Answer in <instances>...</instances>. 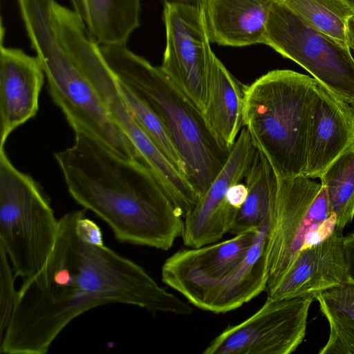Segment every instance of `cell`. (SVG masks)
I'll list each match as a JSON object with an SVG mask.
<instances>
[{"label":"cell","instance_id":"1","mask_svg":"<svg viewBox=\"0 0 354 354\" xmlns=\"http://www.w3.org/2000/svg\"><path fill=\"white\" fill-rule=\"evenodd\" d=\"M74 144L55 154L72 198L104 221L120 243L170 249L184 220L140 158L120 156L98 140L75 133Z\"/></svg>","mask_w":354,"mask_h":354},{"label":"cell","instance_id":"2","mask_svg":"<svg viewBox=\"0 0 354 354\" xmlns=\"http://www.w3.org/2000/svg\"><path fill=\"white\" fill-rule=\"evenodd\" d=\"M107 65L162 121L199 198L225 165L231 150L208 127L203 112L163 73L125 46H100Z\"/></svg>","mask_w":354,"mask_h":354},{"label":"cell","instance_id":"3","mask_svg":"<svg viewBox=\"0 0 354 354\" xmlns=\"http://www.w3.org/2000/svg\"><path fill=\"white\" fill-rule=\"evenodd\" d=\"M316 81L278 69L243 86V125L278 178L304 171Z\"/></svg>","mask_w":354,"mask_h":354},{"label":"cell","instance_id":"4","mask_svg":"<svg viewBox=\"0 0 354 354\" xmlns=\"http://www.w3.org/2000/svg\"><path fill=\"white\" fill-rule=\"evenodd\" d=\"M56 0H17L21 16L53 102L75 133L88 136L121 157L138 158L97 91L62 45L57 30Z\"/></svg>","mask_w":354,"mask_h":354},{"label":"cell","instance_id":"5","mask_svg":"<svg viewBox=\"0 0 354 354\" xmlns=\"http://www.w3.org/2000/svg\"><path fill=\"white\" fill-rule=\"evenodd\" d=\"M58 224L41 185L18 170L0 147V245L16 277H30L43 267Z\"/></svg>","mask_w":354,"mask_h":354},{"label":"cell","instance_id":"6","mask_svg":"<svg viewBox=\"0 0 354 354\" xmlns=\"http://www.w3.org/2000/svg\"><path fill=\"white\" fill-rule=\"evenodd\" d=\"M335 230L336 217L321 183L304 174L277 178L264 250L268 274L266 291L279 282L302 250Z\"/></svg>","mask_w":354,"mask_h":354},{"label":"cell","instance_id":"7","mask_svg":"<svg viewBox=\"0 0 354 354\" xmlns=\"http://www.w3.org/2000/svg\"><path fill=\"white\" fill-rule=\"evenodd\" d=\"M263 44L346 102L354 100V58L348 45L314 28L279 0L270 10Z\"/></svg>","mask_w":354,"mask_h":354},{"label":"cell","instance_id":"8","mask_svg":"<svg viewBox=\"0 0 354 354\" xmlns=\"http://www.w3.org/2000/svg\"><path fill=\"white\" fill-rule=\"evenodd\" d=\"M315 293L275 299L243 322L230 325L215 337L203 354H290L302 343Z\"/></svg>","mask_w":354,"mask_h":354},{"label":"cell","instance_id":"9","mask_svg":"<svg viewBox=\"0 0 354 354\" xmlns=\"http://www.w3.org/2000/svg\"><path fill=\"white\" fill-rule=\"evenodd\" d=\"M166 46L161 70L203 112L211 57L202 4H164Z\"/></svg>","mask_w":354,"mask_h":354},{"label":"cell","instance_id":"10","mask_svg":"<svg viewBox=\"0 0 354 354\" xmlns=\"http://www.w3.org/2000/svg\"><path fill=\"white\" fill-rule=\"evenodd\" d=\"M257 150L248 131L243 128L225 165L206 193L184 217L181 237L185 246L196 248L214 243L230 232L239 209L230 204L227 192L245 178Z\"/></svg>","mask_w":354,"mask_h":354},{"label":"cell","instance_id":"11","mask_svg":"<svg viewBox=\"0 0 354 354\" xmlns=\"http://www.w3.org/2000/svg\"><path fill=\"white\" fill-rule=\"evenodd\" d=\"M257 230L221 242L178 250L163 263L162 281L195 306L212 287L239 266Z\"/></svg>","mask_w":354,"mask_h":354},{"label":"cell","instance_id":"12","mask_svg":"<svg viewBox=\"0 0 354 354\" xmlns=\"http://www.w3.org/2000/svg\"><path fill=\"white\" fill-rule=\"evenodd\" d=\"M45 73L37 56L0 48V147L10 134L36 115Z\"/></svg>","mask_w":354,"mask_h":354},{"label":"cell","instance_id":"13","mask_svg":"<svg viewBox=\"0 0 354 354\" xmlns=\"http://www.w3.org/2000/svg\"><path fill=\"white\" fill-rule=\"evenodd\" d=\"M353 144V107L317 80L303 174L312 179L319 178Z\"/></svg>","mask_w":354,"mask_h":354},{"label":"cell","instance_id":"14","mask_svg":"<svg viewBox=\"0 0 354 354\" xmlns=\"http://www.w3.org/2000/svg\"><path fill=\"white\" fill-rule=\"evenodd\" d=\"M342 232L302 250L267 296L282 299L329 288L349 279L344 261Z\"/></svg>","mask_w":354,"mask_h":354},{"label":"cell","instance_id":"15","mask_svg":"<svg viewBox=\"0 0 354 354\" xmlns=\"http://www.w3.org/2000/svg\"><path fill=\"white\" fill-rule=\"evenodd\" d=\"M276 0H203L210 42L234 47L263 44Z\"/></svg>","mask_w":354,"mask_h":354},{"label":"cell","instance_id":"16","mask_svg":"<svg viewBox=\"0 0 354 354\" xmlns=\"http://www.w3.org/2000/svg\"><path fill=\"white\" fill-rule=\"evenodd\" d=\"M270 216L258 228L252 245L239 266L212 287L196 307L214 313L236 310L266 290L268 274L264 250Z\"/></svg>","mask_w":354,"mask_h":354},{"label":"cell","instance_id":"17","mask_svg":"<svg viewBox=\"0 0 354 354\" xmlns=\"http://www.w3.org/2000/svg\"><path fill=\"white\" fill-rule=\"evenodd\" d=\"M243 86L213 52L203 114L218 141L229 150L232 149L243 125Z\"/></svg>","mask_w":354,"mask_h":354},{"label":"cell","instance_id":"18","mask_svg":"<svg viewBox=\"0 0 354 354\" xmlns=\"http://www.w3.org/2000/svg\"><path fill=\"white\" fill-rule=\"evenodd\" d=\"M91 36L100 46H125L140 26L141 0H70Z\"/></svg>","mask_w":354,"mask_h":354},{"label":"cell","instance_id":"19","mask_svg":"<svg viewBox=\"0 0 354 354\" xmlns=\"http://www.w3.org/2000/svg\"><path fill=\"white\" fill-rule=\"evenodd\" d=\"M329 324V336L319 354H354V282L350 279L316 293Z\"/></svg>","mask_w":354,"mask_h":354},{"label":"cell","instance_id":"20","mask_svg":"<svg viewBox=\"0 0 354 354\" xmlns=\"http://www.w3.org/2000/svg\"><path fill=\"white\" fill-rule=\"evenodd\" d=\"M245 178L248 194L229 232L234 235L256 230L268 218L277 186L272 167L258 149Z\"/></svg>","mask_w":354,"mask_h":354},{"label":"cell","instance_id":"21","mask_svg":"<svg viewBox=\"0 0 354 354\" xmlns=\"http://www.w3.org/2000/svg\"><path fill=\"white\" fill-rule=\"evenodd\" d=\"M342 232L354 218V144L346 149L319 177Z\"/></svg>","mask_w":354,"mask_h":354},{"label":"cell","instance_id":"22","mask_svg":"<svg viewBox=\"0 0 354 354\" xmlns=\"http://www.w3.org/2000/svg\"><path fill=\"white\" fill-rule=\"evenodd\" d=\"M279 1L314 28L346 44V23L354 10L343 0Z\"/></svg>","mask_w":354,"mask_h":354},{"label":"cell","instance_id":"23","mask_svg":"<svg viewBox=\"0 0 354 354\" xmlns=\"http://www.w3.org/2000/svg\"><path fill=\"white\" fill-rule=\"evenodd\" d=\"M119 82L126 102L140 125L176 168L186 178L184 163L160 118L142 99L124 84L120 81Z\"/></svg>","mask_w":354,"mask_h":354},{"label":"cell","instance_id":"24","mask_svg":"<svg viewBox=\"0 0 354 354\" xmlns=\"http://www.w3.org/2000/svg\"><path fill=\"white\" fill-rule=\"evenodd\" d=\"M15 277L9 258L0 245V337L7 328L17 301L19 290L15 286Z\"/></svg>","mask_w":354,"mask_h":354},{"label":"cell","instance_id":"25","mask_svg":"<svg viewBox=\"0 0 354 354\" xmlns=\"http://www.w3.org/2000/svg\"><path fill=\"white\" fill-rule=\"evenodd\" d=\"M76 230L80 237L93 245H104L102 232L97 224L86 217V209L78 218Z\"/></svg>","mask_w":354,"mask_h":354},{"label":"cell","instance_id":"26","mask_svg":"<svg viewBox=\"0 0 354 354\" xmlns=\"http://www.w3.org/2000/svg\"><path fill=\"white\" fill-rule=\"evenodd\" d=\"M343 251L348 278L354 282V233L344 236Z\"/></svg>","mask_w":354,"mask_h":354},{"label":"cell","instance_id":"27","mask_svg":"<svg viewBox=\"0 0 354 354\" xmlns=\"http://www.w3.org/2000/svg\"><path fill=\"white\" fill-rule=\"evenodd\" d=\"M247 194L246 185L239 182L230 187L227 192V198L231 205L240 209L245 201Z\"/></svg>","mask_w":354,"mask_h":354},{"label":"cell","instance_id":"28","mask_svg":"<svg viewBox=\"0 0 354 354\" xmlns=\"http://www.w3.org/2000/svg\"><path fill=\"white\" fill-rule=\"evenodd\" d=\"M346 41L348 46L354 51V16L351 17L347 21Z\"/></svg>","mask_w":354,"mask_h":354},{"label":"cell","instance_id":"29","mask_svg":"<svg viewBox=\"0 0 354 354\" xmlns=\"http://www.w3.org/2000/svg\"><path fill=\"white\" fill-rule=\"evenodd\" d=\"M163 4L167 3H188L202 4L203 0H160Z\"/></svg>","mask_w":354,"mask_h":354},{"label":"cell","instance_id":"30","mask_svg":"<svg viewBox=\"0 0 354 354\" xmlns=\"http://www.w3.org/2000/svg\"><path fill=\"white\" fill-rule=\"evenodd\" d=\"M346 4H348L351 8L354 10V0H343Z\"/></svg>","mask_w":354,"mask_h":354},{"label":"cell","instance_id":"31","mask_svg":"<svg viewBox=\"0 0 354 354\" xmlns=\"http://www.w3.org/2000/svg\"><path fill=\"white\" fill-rule=\"evenodd\" d=\"M351 105L353 107L354 109V100L351 102Z\"/></svg>","mask_w":354,"mask_h":354}]
</instances>
